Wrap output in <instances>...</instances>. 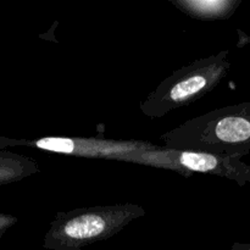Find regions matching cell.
<instances>
[{
	"label": "cell",
	"instance_id": "6da1fadb",
	"mask_svg": "<svg viewBox=\"0 0 250 250\" xmlns=\"http://www.w3.org/2000/svg\"><path fill=\"white\" fill-rule=\"evenodd\" d=\"M165 148L242 158L250 153V102L217 107L159 137Z\"/></svg>",
	"mask_w": 250,
	"mask_h": 250
},
{
	"label": "cell",
	"instance_id": "7a4b0ae2",
	"mask_svg": "<svg viewBox=\"0 0 250 250\" xmlns=\"http://www.w3.org/2000/svg\"><path fill=\"white\" fill-rule=\"evenodd\" d=\"M146 209L133 203L81 208L55 214L44 236V248L78 250L119 233Z\"/></svg>",
	"mask_w": 250,
	"mask_h": 250
},
{
	"label": "cell",
	"instance_id": "3957f363",
	"mask_svg": "<svg viewBox=\"0 0 250 250\" xmlns=\"http://www.w3.org/2000/svg\"><path fill=\"white\" fill-rule=\"evenodd\" d=\"M229 54V50H221L173 71L142 100L139 104L142 114L159 119L214 90L231 70Z\"/></svg>",
	"mask_w": 250,
	"mask_h": 250
},
{
	"label": "cell",
	"instance_id": "277c9868",
	"mask_svg": "<svg viewBox=\"0 0 250 250\" xmlns=\"http://www.w3.org/2000/svg\"><path fill=\"white\" fill-rule=\"evenodd\" d=\"M119 161L173 171L185 177H189L193 173L217 176L233 181L241 187L250 183V166L236 156L155 146L124 156Z\"/></svg>",
	"mask_w": 250,
	"mask_h": 250
},
{
	"label": "cell",
	"instance_id": "5b68a950",
	"mask_svg": "<svg viewBox=\"0 0 250 250\" xmlns=\"http://www.w3.org/2000/svg\"><path fill=\"white\" fill-rule=\"evenodd\" d=\"M27 146L76 158L119 161L132 153L154 148L155 144L138 139L119 141L97 137H43L36 141H27Z\"/></svg>",
	"mask_w": 250,
	"mask_h": 250
},
{
	"label": "cell",
	"instance_id": "8992f818",
	"mask_svg": "<svg viewBox=\"0 0 250 250\" xmlns=\"http://www.w3.org/2000/svg\"><path fill=\"white\" fill-rule=\"evenodd\" d=\"M170 2L192 19L217 21L233 16L242 0H170Z\"/></svg>",
	"mask_w": 250,
	"mask_h": 250
},
{
	"label": "cell",
	"instance_id": "52a82bcc",
	"mask_svg": "<svg viewBox=\"0 0 250 250\" xmlns=\"http://www.w3.org/2000/svg\"><path fill=\"white\" fill-rule=\"evenodd\" d=\"M36 160L10 151H0V186L17 182L39 172Z\"/></svg>",
	"mask_w": 250,
	"mask_h": 250
},
{
	"label": "cell",
	"instance_id": "ba28073f",
	"mask_svg": "<svg viewBox=\"0 0 250 250\" xmlns=\"http://www.w3.org/2000/svg\"><path fill=\"white\" fill-rule=\"evenodd\" d=\"M19 219L12 215H7V214H1L0 212V238L4 236L5 233L7 232V229H11L12 226L17 224Z\"/></svg>",
	"mask_w": 250,
	"mask_h": 250
},
{
	"label": "cell",
	"instance_id": "9c48e42d",
	"mask_svg": "<svg viewBox=\"0 0 250 250\" xmlns=\"http://www.w3.org/2000/svg\"><path fill=\"white\" fill-rule=\"evenodd\" d=\"M232 250H250V244L246 243H236L232 247Z\"/></svg>",
	"mask_w": 250,
	"mask_h": 250
}]
</instances>
